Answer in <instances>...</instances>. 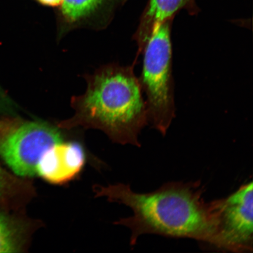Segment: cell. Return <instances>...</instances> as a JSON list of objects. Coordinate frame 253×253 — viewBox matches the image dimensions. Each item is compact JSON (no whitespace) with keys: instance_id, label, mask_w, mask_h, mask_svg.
I'll return each mask as SVG.
<instances>
[{"instance_id":"6da1fadb","label":"cell","mask_w":253,"mask_h":253,"mask_svg":"<svg viewBox=\"0 0 253 253\" xmlns=\"http://www.w3.org/2000/svg\"><path fill=\"white\" fill-rule=\"evenodd\" d=\"M93 188L95 197L132 210V216L115 222L130 230L131 246L142 235H157L194 239L226 251L213 202L205 201L201 181L168 182L145 194L135 192L124 183L97 184Z\"/></svg>"},{"instance_id":"7a4b0ae2","label":"cell","mask_w":253,"mask_h":253,"mask_svg":"<svg viewBox=\"0 0 253 253\" xmlns=\"http://www.w3.org/2000/svg\"><path fill=\"white\" fill-rule=\"evenodd\" d=\"M84 78L86 92L71 99L74 116L57 126L100 129L116 143L140 147L139 135L148 124L147 107L133 66L112 63Z\"/></svg>"},{"instance_id":"3957f363","label":"cell","mask_w":253,"mask_h":253,"mask_svg":"<svg viewBox=\"0 0 253 253\" xmlns=\"http://www.w3.org/2000/svg\"><path fill=\"white\" fill-rule=\"evenodd\" d=\"M173 19L158 25L144 50L138 79L147 94L148 124L165 135L175 118L171 28Z\"/></svg>"},{"instance_id":"277c9868","label":"cell","mask_w":253,"mask_h":253,"mask_svg":"<svg viewBox=\"0 0 253 253\" xmlns=\"http://www.w3.org/2000/svg\"><path fill=\"white\" fill-rule=\"evenodd\" d=\"M64 139L62 129L56 125L15 117L0 118V158L22 178L36 176L43 154Z\"/></svg>"},{"instance_id":"5b68a950","label":"cell","mask_w":253,"mask_h":253,"mask_svg":"<svg viewBox=\"0 0 253 253\" xmlns=\"http://www.w3.org/2000/svg\"><path fill=\"white\" fill-rule=\"evenodd\" d=\"M253 185L252 181L245 183L229 197L212 201L226 252H253Z\"/></svg>"},{"instance_id":"8992f818","label":"cell","mask_w":253,"mask_h":253,"mask_svg":"<svg viewBox=\"0 0 253 253\" xmlns=\"http://www.w3.org/2000/svg\"><path fill=\"white\" fill-rule=\"evenodd\" d=\"M86 156L78 141L63 140L50 147L39 161L37 176L53 185H63L74 179L84 169Z\"/></svg>"},{"instance_id":"52a82bcc","label":"cell","mask_w":253,"mask_h":253,"mask_svg":"<svg viewBox=\"0 0 253 253\" xmlns=\"http://www.w3.org/2000/svg\"><path fill=\"white\" fill-rule=\"evenodd\" d=\"M181 9H186L192 15L199 11L195 0H149L133 36L138 53L143 52L157 25L173 19Z\"/></svg>"},{"instance_id":"ba28073f","label":"cell","mask_w":253,"mask_h":253,"mask_svg":"<svg viewBox=\"0 0 253 253\" xmlns=\"http://www.w3.org/2000/svg\"><path fill=\"white\" fill-rule=\"evenodd\" d=\"M126 0H64L58 12L61 33L80 25L109 18Z\"/></svg>"},{"instance_id":"9c48e42d","label":"cell","mask_w":253,"mask_h":253,"mask_svg":"<svg viewBox=\"0 0 253 253\" xmlns=\"http://www.w3.org/2000/svg\"><path fill=\"white\" fill-rule=\"evenodd\" d=\"M43 226L42 221L0 211V253H23L29 248L32 237Z\"/></svg>"},{"instance_id":"30bf717a","label":"cell","mask_w":253,"mask_h":253,"mask_svg":"<svg viewBox=\"0 0 253 253\" xmlns=\"http://www.w3.org/2000/svg\"><path fill=\"white\" fill-rule=\"evenodd\" d=\"M33 179L10 173L0 166V203L17 211H24L37 193Z\"/></svg>"},{"instance_id":"8fae6325","label":"cell","mask_w":253,"mask_h":253,"mask_svg":"<svg viewBox=\"0 0 253 253\" xmlns=\"http://www.w3.org/2000/svg\"><path fill=\"white\" fill-rule=\"evenodd\" d=\"M40 4L51 7H61L64 0H37Z\"/></svg>"}]
</instances>
